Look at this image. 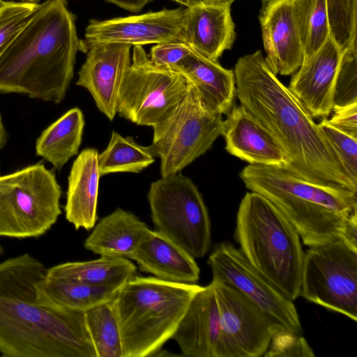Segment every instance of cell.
I'll return each instance as SVG.
<instances>
[{"label": "cell", "instance_id": "obj_1", "mask_svg": "<svg viewBox=\"0 0 357 357\" xmlns=\"http://www.w3.org/2000/svg\"><path fill=\"white\" fill-rule=\"evenodd\" d=\"M236 96L274 137L289 171L307 181L357 192L319 125L291 91L277 77L257 50L234 66Z\"/></svg>", "mask_w": 357, "mask_h": 357}, {"label": "cell", "instance_id": "obj_2", "mask_svg": "<svg viewBox=\"0 0 357 357\" xmlns=\"http://www.w3.org/2000/svg\"><path fill=\"white\" fill-rule=\"evenodd\" d=\"M47 268L29 254L0 264V354L6 357H96L84 312L63 308L40 287Z\"/></svg>", "mask_w": 357, "mask_h": 357}, {"label": "cell", "instance_id": "obj_3", "mask_svg": "<svg viewBox=\"0 0 357 357\" xmlns=\"http://www.w3.org/2000/svg\"><path fill=\"white\" fill-rule=\"evenodd\" d=\"M80 44L67 0L38 3L0 54V93L60 103L73 79Z\"/></svg>", "mask_w": 357, "mask_h": 357}, {"label": "cell", "instance_id": "obj_4", "mask_svg": "<svg viewBox=\"0 0 357 357\" xmlns=\"http://www.w3.org/2000/svg\"><path fill=\"white\" fill-rule=\"evenodd\" d=\"M240 178L247 189L268 199L309 247L340 239L357 211V192L307 181L284 167L250 164Z\"/></svg>", "mask_w": 357, "mask_h": 357}, {"label": "cell", "instance_id": "obj_5", "mask_svg": "<svg viewBox=\"0 0 357 357\" xmlns=\"http://www.w3.org/2000/svg\"><path fill=\"white\" fill-rule=\"evenodd\" d=\"M202 287L155 277L134 276L112 301L122 357L156 355L172 337L191 300Z\"/></svg>", "mask_w": 357, "mask_h": 357}, {"label": "cell", "instance_id": "obj_6", "mask_svg": "<svg viewBox=\"0 0 357 357\" xmlns=\"http://www.w3.org/2000/svg\"><path fill=\"white\" fill-rule=\"evenodd\" d=\"M234 238L246 259L291 301L299 296L305 252L300 236L266 197L255 192L243 197Z\"/></svg>", "mask_w": 357, "mask_h": 357}, {"label": "cell", "instance_id": "obj_7", "mask_svg": "<svg viewBox=\"0 0 357 357\" xmlns=\"http://www.w3.org/2000/svg\"><path fill=\"white\" fill-rule=\"evenodd\" d=\"M61 193L54 173L41 163L0 176V236L45 234L61 213Z\"/></svg>", "mask_w": 357, "mask_h": 357}, {"label": "cell", "instance_id": "obj_8", "mask_svg": "<svg viewBox=\"0 0 357 357\" xmlns=\"http://www.w3.org/2000/svg\"><path fill=\"white\" fill-rule=\"evenodd\" d=\"M189 82L182 100L162 121L153 126L148 146L160 160V173L165 177L180 173L204 154L222 135V114L211 111Z\"/></svg>", "mask_w": 357, "mask_h": 357}, {"label": "cell", "instance_id": "obj_9", "mask_svg": "<svg viewBox=\"0 0 357 357\" xmlns=\"http://www.w3.org/2000/svg\"><path fill=\"white\" fill-rule=\"evenodd\" d=\"M155 231L192 257L202 258L211 245V222L193 181L177 173L151 183L147 195Z\"/></svg>", "mask_w": 357, "mask_h": 357}, {"label": "cell", "instance_id": "obj_10", "mask_svg": "<svg viewBox=\"0 0 357 357\" xmlns=\"http://www.w3.org/2000/svg\"><path fill=\"white\" fill-rule=\"evenodd\" d=\"M188 84L179 71L155 66L142 46H133L131 63L120 89L117 113L137 125L153 127L182 100Z\"/></svg>", "mask_w": 357, "mask_h": 357}, {"label": "cell", "instance_id": "obj_11", "mask_svg": "<svg viewBox=\"0 0 357 357\" xmlns=\"http://www.w3.org/2000/svg\"><path fill=\"white\" fill-rule=\"evenodd\" d=\"M357 320V250L340 239L304 254L299 296Z\"/></svg>", "mask_w": 357, "mask_h": 357}, {"label": "cell", "instance_id": "obj_12", "mask_svg": "<svg viewBox=\"0 0 357 357\" xmlns=\"http://www.w3.org/2000/svg\"><path fill=\"white\" fill-rule=\"evenodd\" d=\"M211 283L220 321L216 357L263 356L273 334L284 327L231 285Z\"/></svg>", "mask_w": 357, "mask_h": 357}, {"label": "cell", "instance_id": "obj_13", "mask_svg": "<svg viewBox=\"0 0 357 357\" xmlns=\"http://www.w3.org/2000/svg\"><path fill=\"white\" fill-rule=\"evenodd\" d=\"M208 264L213 273L211 282L231 285L282 327L299 335L303 333L293 301L257 270L231 243L216 245Z\"/></svg>", "mask_w": 357, "mask_h": 357}, {"label": "cell", "instance_id": "obj_14", "mask_svg": "<svg viewBox=\"0 0 357 357\" xmlns=\"http://www.w3.org/2000/svg\"><path fill=\"white\" fill-rule=\"evenodd\" d=\"M186 8L162 9L156 12L106 20H92L79 51L86 52L97 43H124L143 46L166 42H184L183 26Z\"/></svg>", "mask_w": 357, "mask_h": 357}, {"label": "cell", "instance_id": "obj_15", "mask_svg": "<svg viewBox=\"0 0 357 357\" xmlns=\"http://www.w3.org/2000/svg\"><path fill=\"white\" fill-rule=\"evenodd\" d=\"M131 45L97 43L89 47L78 72L77 86L85 88L98 109L113 121L117 114L120 89L131 63Z\"/></svg>", "mask_w": 357, "mask_h": 357}, {"label": "cell", "instance_id": "obj_16", "mask_svg": "<svg viewBox=\"0 0 357 357\" xmlns=\"http://www.w3.org/2000/svg\"><path fill=\"white\" fill-rule=\"evenodd\" d=\"M259 20L266 62L275 75L293 74L304 57L295 0H262Z\"/></svg>", "mask_w": 357, "mask_h": 357}, {"label": "cell", "instance_id": "obj_17", "mask_svg": "<svg viewBox=\"0 0 357 357\" xmlns=\"http://www.w3.org/2000/svg\"><path fill=\"white\" fill-rule=\"evenodd\" d=\"M342 51L330 36L314 54L304 56L293 73L289 89L312 117L332 112L335 79Z\"/></svg>", "mask_w": 357, "mask_h": 357}, {"label": "cell", "instance_id": "obj_18", "mask_svg": "<svg viewBox=\"0 0 357 357\" xmlns=\"http://www.w3.org/2000/svg\"><path fill=\"white\" fill-rule=\"evenodd\" d=\"M220 333L219 308L211 282L195 294L172 338L185 356L216 357Z\"/></svg>", "mask_w": 357, "mask_h": 357}, {"label": "cell", "instance_id": "obj_19", "mask_svg": "<svg viewBox=\"0 0 357 357\" xmlns=\"http://www.w3.org/2000/svg\"><path fill=\"white\" fill-rule=\"evenodd\" d=\"M226 115L222 136L229 154L250 165L285 167L277 141L241 105L233 106Z\"/></svg>", "mask_w": 357, "mask_h": 357}, {"label": "cell", "instance_id": "obj_20", "mask_svg": "<svg viewBox=\"0 0 357 357\" xmlns=\"http://www.w3.org/2000/svg\"><path fill=\"white\" fill-rule=\"evenodd\" d=\"M235 36L230 7L199 0L186 8L184 43L199 54L218 61L225 50L231 48Z\"/></svg>", "mask_w": 357, "mask_h": 357}, {"label": "cell", "instance_id": "obj_21", "mask_svg": "<svg viewBox=\"0 0 357 357\" xmlns=\"http://www.w3.org/2000/svg\"><path fill=\"white\" fill-rule=\"evenodd\" d=\"M141 271L162 280L195 283L200 270L195 258L159 231L151 230L129 257Z\"/></svg>", "mask_w": 357, "mask_h": 357}, {"label": "cell", "instance_id": "obj_22", "mask_svg": "<svg viewBox=\"0 0 357 357\" xmlns=\"http://www.w3.org/2000/svg\"><path fill=\"white\" fill-rule=\"evenodd\" d=\"M98 152L82 150L74 160L68 178L65 213L76 229L90 230L98 220L97 206L100 174Z\"/></svg>", "mask_w": 357, "mask_h": 357}, {"label": "cell", "instance_id": "obj_23", "mask_svg": "<svg viewBox=\"0 0 357 357\" xmlns=\"http://www.w3.org/2000/svg\"><path fill=\"white\" fill-rule=\"evenodd\" d=\"M194 86L204 105L213 112L227 114L236 96L234 71L223 68L192 50L176 67Z\"/></svg>", "mask_w": 357, "mask_h": 357}, {"label": "cell", "instance_id": "obj_24", "mask_svg": "<svg viewBox=\"0 0 357 357\" xmlns=\"http://www.w3.org/2000/svg\"><path fill=\"white\" fill-rule=\"evenodd\" d=\"M84 246L100 256L129 258L151 229L132 212L118 208L102 218Z\"/></svg>", "mask_w": 357, "mask_h": 357}, {"label": "cell", "instance_id": "obj_25", "mask_svg": "<svg viewBox=\"0 0 357 357\" xmlns=\"http://www.w3.org/2000/svg\"><path fill=\"white\" fill-rule=\"evenodd\" d=\"M85 121L82 110L73 107L50 124L36 140V155L57 170L78 153Z\"/></svg>", "mask_w": 357, "mask_h": 357}, {"label": "cell", "instance_id": "obj_26", "mask_svg": "<svg viewBox=\"0 0 357 357\" xmlns=\"http://www.w3.org/2000/svg\"><path fill=\"white\" fill-rule=\"evenodd\" d=\"M136 271L135 265L126 257L100 256L94 260L54 266L47 269V275L120 290L136 275Z\"/></svg>", "mask_w": 357, "mask_h": 357}, {"label": "cell", "instance_id": "obj_27", "mask_svg": "<svg viewBox=\"0 0 357 357\" xmlns=\"http://www.w3.org/2000/svg\"><path fill=\"white\" fill-rule=\"evenodd\" d=\"M40 287L45 296L54 303L81 312L112 302L119 291L112 287L94 286L47 275L40 282Z\"/></svg>", "mask_w": 357, "mask_h": 357}, {"label": "cell", "instance_id": "obj_28", "mask_svg": "<svg viewBox=\"0 0 357 357\" xmlns=\"http://www.w3.org/2000/svg\"><path fill=\"white\" fill-rule=\"evenodd\" d=\"M148 146L137 144L132 137L112 131L106 149L98 153L100 176L117 172L139 173L155 162Z\"/></svg>", "mask_w": 357, "mask_h": 357}, {"label": "cell", "instance_id": "obj_29", "mask_svg": "<svg viewBox=\"0 0 357 357\" xmlns=\"http://www.w3.org/2000/svg\"><path fill=\"white\" fill-rule=\"evenodd\" d=\"M86 327L96 357H122V344L112 302L84 312Z\"/></svg>", "mask_w": 357, "mask_h": 357}, {"label": "cell", "instance_id": "obj_30", "mask_svg": "<svg viewBox=\"0 0 357 357\" xmlns=\"http://www.w3.org/2000/svg\"><path fill=\"white\" fill-rule=\"evenodd\" d=\"M304 56L317 52L330 36L326 0H295Z\"/></svg>", "mask_w": 357, "mask_h": 357}, {"label": "cell", "instance_id": "obj_31", "mask_svg": "<svg viewBox=\"0 0 357 357\" xmlns=\"http://www.w3.org/2000/svg\"><path fill=\"white\" fill-rule=\"evenodd\" d=\"M330 36L344 52L357 43V0H326Z\"/></svg>", "mask_w": 357, "mask_h": 357}, {"label": "cell", "instance_id": "obj_32", "mask_svg": "<svg viewBox=\"0 0 357 357\" xmlns=\"http://www.w3.org/2000/svg\"><path fill=\"white\" fill-rule=\"evenodd\" d=\"M357 102V43L342 52L335 79L333 107Z\"/></svg>", "mask_w": 357, "mask_h": 357}, {"label": "cell", "instance_id": "obj_33", "mask_svg": "<svg viewBox=\"0 0 357 357\" xmlns=\"http://www.w3.org/2000/svg\"><path fill=\"white\" fill-rule=\"evenodd\" d=\"M352 182L357 185V139L332 126L326 118L318 123Z\"/></svg>", "mask_w": 357, "mask_h": 357}, {"label": "cell", "instance_id": "obj_34", "mask_svg": "<svg viewBox=\"0 0 357 357\" xmlns=\"http://www.w3.org/2000/svg\"><path fill=\"white\" fill-rule=\"evenodd\" d=\"M38 4L10 1L0 9V54L29 21Z\"/></svg>", "mask_w": 357, "mask_h": 357}, {"label": "cell", "instance_id": "obj_35", "mask_svg": "<svg viewBox=\"0 0 357 357\" xmlns=\"http://www.w3.org/2000/svg\"><path fill=\"white\" fill-rule=\"evenodd\" d=\"M315 355L307 340L284 328L279 329L271 337L265 357H314Z\"/></svg>", "mask_w": 357, "mask_h": 357}, {"label": "cell", "instance_id": "obj_36", "mask_svg": "<svg viewBox=\"0 0 357 357\" xmlns=\"http://www.w3.org/2000/svg\"><path fill=\"white\" fill-rule=\"evenodd\" d=\"M191 52L192 49L184 42L161 43L151 47L149 59L158 67L176 70Z\"/></svg>", "mask_w": 357, "mask_h": 357}, {"label": "cell", "instance_id": "obj_37", "mask_svg": "<svg viewBox=\"0 0 357 357\" xmlns=\"http://www.w3.org/2000/svg\"><path fill=\"white\" fill-rule=\"evenodd\" d=\"M333 112L328 123L337 130L357 139V102L333 107Z\"/></svg>", "mask_w": 357, "mask_h": 357}, {"label": "cell", "instance_id": "obj_38", "mask_svg": "<svg viewBox=\"0 0 357 357\" xmlns=\"http://www.w3.org/2000/svg\"><path fill=\"white\" fill-rule=\"evenodd\" d=\"M340 240L354 250H357V211L347 219Z\"/></svg>", "mask_w": 357, "mask_h": 357}, {"label": "cell", "instance_id": "obj_39", "mask_svg": "<svg viewBox=\"0 0 357 357\" xmlns=\"http://www.w3.org/2000/svg\"><path fill=\"white\" fill-rule=\"evenodd\" d=\"M123 9L137 13L144 8L151 0H106Z\"/></svg>", "mask_w": 357, "mask_h": 357}, {"label": "cell", "instance_id": "obj_40", "mask_svg": "<svg viewBox=\"0 0 357 357\" xmlns=\"http://www.w3.org/2000/svg\"><path fill=\"white\" fill-rule=\"evenodd\" d=\"M202 1L208 4L230 7L231 3L235 0H202Z\"/></svg>", "mask_w": 357, "mask_h": 357}, {"label": "cell", "instance_id": "obj_41", "mask_svg": "<svg viewBox=\"0 0 357 357\" xmlns=\"http://www.w3.org/2000/svg\"><path fill=\"white\" fill-rule=\"evenodd\" d=\"M6 131L4 128L2 118L0 114V149H1L6 143Z\"/></svg>", "mask_w": 357, "mask_h": 357}, {"label": "cell", "instance_id": "obj_42", "mask_svg": "<svg viewBox=\"0 0 357 357\" xmlns=\"http://www.w3.org/2000/svg\"><path fill=\"white\" fill-rule=\"evenodd\" d=\"M176 1V3L185 6V8H188L193 4H195L196 2H197L199 0H173Z\"/></svg>", "mask_w": 357, "mask_h": 357}, {"label": "cell", "instance_id": "obj_43", "mask_svg": "<svg viewBox=\"0 0 357 357\" xmlns=\"http://www.w3.org/2000/svg\"><path fill=\"white\" fill-rule=\"evenodd\" d=\"M17 2L26 3H38L40 0H16Z\"/></svg>", "mask_w": 357, "mask_h": 357}, {"label": "cell", "instance_id": "obj_44", "mask_svg": "<svg viewBox=\"0 0 357 357\" xmlns=\"http://www.w3.org/2000/svg\"><path fill=\"white\" fill-rule=\"evenodd\" d=\"M7 1L0 0V9H1L6 4Z\"/></svg>", "mask_w": 357, "mask_h": 357}, {"label": "cell", "instance_id": "obj_45", "mask_svg": "<svg viewBox=\"0 0 357 357\" xmlns=\"http://www.w3.org/2000/svg\"><path fill=\"white\" fill-rule=\"evenodd\" d=\"M3 249L2 246L0 245V255H1L3 254Z\"/></svg>", "mask_w": 357, "mask_h": 357}]
</instances>
